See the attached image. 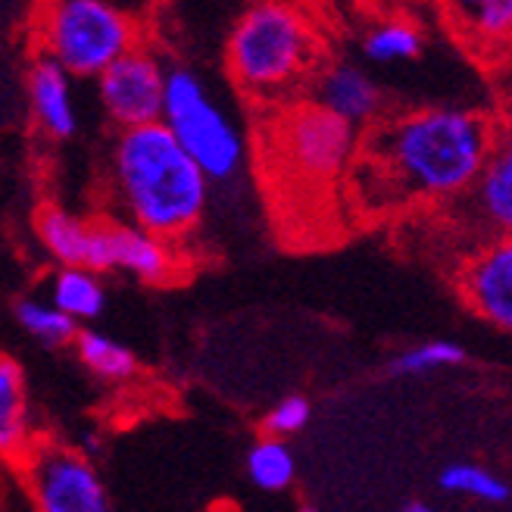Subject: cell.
Segmentation results:
<instances>
[{
    "mask_svg": "<svg viewBox=\"0 0 512 512\" xmlns=\"http://www.w3.org/2000/svg\"><path fill=\"white\" fill-rule=\"evenodd\" d=\"M247 475L260 491H285L297 475L291 447L278 438L256 441L247 453Z\"/></svg>",
    "mask_w": 512,
    "mask_h": 512,
    "instance_id": "obj_20",
    "label": "cell"
},
{
    "mask_svg": "<svg viewBox=\"0 0 512 512\" xmlns=\"http://www.w3.org/2000/svg\"><path fill=\"white\" fill-rule=\"evenodd\" d=\"M441 488L450 491V494H469V497L491 500V503H500V500L509 497V484L503 478L484 472L478 466H469V463L447 466L441 472Z\"/></svg>",
    "mask_w": 512,
    "mask_h": 512,
    "instance_id": "obj_22",
    "label": "cell"
},
{
    "mask_svg": "<svg viewBox=\"0 0 512 512\" xmlns=\"http://www.w3.org/2000/svg\"><path fill=\"white\" fill-rule=\"evenodd\" d=\"M25 85H29L32 113L44 132L57 141L72 138L75 128H79V113H75L72 100V75L54 60L38 54L29 66V75H25Z\"/></svg>",
    "mask_w": 512,
    "mask_h": 512,
    "instance_id": "obj_12",
    "label": "cell"
},
{
    "mask_svg": "<svg viewBox=\"0 0 512 512\" xmlns=\"http://www.w3.org/2000/svg\"><path fill=\"white\" fill-rule=\"evenodd\" d=\"M166 66L147 47H135L132 54L116 60L97 79V94L107 116L119 125V132L128 128H144L163 119L166 100Z\"/></svg>",
    "mask_w": 512,
    "mask_h": 512,
    "instance_id": "obj_8",
    "label": "cell"
},
{
    "mask_svg": "<svg viewBox=\"0 0 512 512\" xmlns=\"http://www.w3.org/2000/svg\"><path fill=\"white\" fill-rule=\"evenodd\" d=\"M400 512H434V509H431L428 503H406Z\"/></svg>",
    "mask_w": 512,
    "mask_h": 512,
    "instance_id": "obj_25",
    "label": "cell"
},
{
    "mask_svg": "<svg viewBox=\"0 0 512 512\" xmlns=\"http://www.w3.org/2000/svg\"><path fill=\"white\" fill-rule=\"evenodd\" d=\"M306 422H310V400L300 397V394H291V397L278 400V403L269 409V416H266L263 428H266L269 438L285 441L288 434H297Z\"/></svg>",
    "mask_w": 512,
    "mask_h": 512,
    "instance_id": "obj_24",
    "label": "cell"
},
{
    "mask_svg": "<svg viewBox=\"0 0 512 512\" xmlns=\"http://www.w3.org/2000/svg\"><path fill=\"white\" fill-rule=\"evenodd\" d=\"M38 238L44 250L60 263V269H85L88 244H91V222L72 216L60 207H44L35 219Z\"/></svg>",
    "mask_w": 512,
    "mask_h": 512,
    "instance_id": "obj_14",
    "label": "cell"
},
{
    "mask_svg": "<svg viewBox=\"0 0 512 512\" xmlns=\"http://www.w3.org/2000/svg\"><path fill=\"white\" fill-rule=\"evenodd\" d=\"M16 322L29 331V335L44 344V347H63V344H75L79 338V322H72L66 313H60L50 300L41 297H22L13 306Z\"/></svg>",
    "mask_w": 512,
    "mask_h": 512,
    "instance_id": "obj_18",
    "label": "cell"
},
{
    "mask_svg": "<svg viewBox=\"0 0 512 512\" xmlns=\"http://www.w3.org/2000/svg\"><path fill=\"white\" fill-rule=\"evenodd\" d=\"M113 191L128 225L178 241L200 225L210 203V178L197 169L163 122L119 132L113 160Z\"/></svg>",
    "mask_w": 512,
    "mask_h": 512,
    "instance_id": "obj_2",
    "label": "cell"
},
{
    "mask_svg": "<svg viewBox=\"0 0 512 512\" xmlns=\"http://www.w3.org/2000/svg\"><path fill=\"white\" fill-rule=\"evenodd\" d=\"M316 104L331 116L344 119L347 125L366 122L381 107V91L372 75L353 63L328 66L316 82Z\"/></svg>",
    "mask_w": 512,
    "mask_h": 512,
    "instance_id": "obj_13",
    "label": "cell"
},
{
    "mask_svg": "<svg viewBox=\"0 0 512 512\" xmlns=\"http://www.w3.org/2000/svg\"><path fill=\"white\" fill-rule=\"evenodd\" d=\"M41 57L79 79H100L116 60L132 54L141 29L132 13L107 0H60L38 13Z\"/></svg>",
    "mask_w": 512,
    "mask_h": 512,
    "instance_id": "obj_4",
    "label": "cell"
},
{
    "mask_svg": "<svg viewBox=\"0 0 512 512\" xmlns=\"http://www.w3.org/2000/svg\"><path fill=\"white\" fill-rule=\"evenodd\" d=\"M422 50V32L419 25L406 19H384L366 32L363 38V54L372 63H397V60H413Z\"/></svg>",
    "mask_w": 512,
    "mask_h": 512,
    "instance_id": "obj_19",
    "label": "cell"
},
{
    "mask_svg": "<svg viewBox=\"0 0 512 512\" xmlns=\"http://www.w3.org/2000/svg\"><path fill=\"white\" fill-rule=\"evenodd\" d=\"M494 141V119L475 110H413L381 122L363 144L378 207L453 200L475 188Z\"/></svg>",
    "mask_w": 512,
    "mask_h": 512,
    "instance_id": "obj_1",
    "label": "cell"
},
{
    "mask_svg": "<svg viewBox=\"0 0 512 512\" xmlns=\"http://www.w3.org/2000/svg\"><path fill=\"white\" fill-rule=\"evenodd\" d=\"M300 512H319V509H313V506H303Z\"/></svg>",
    "mask_w": 512,
    "mask_h": 512,
    "instance_id": "obj_26",
    "label": "cell"
},
{
    "mask_svg": "<svg viewBox=\"0 0 512 512\" xmlns=\"http://www.w3.org/2000/svg\"><path fill=\"white\" fill-rule=\"evenodd\" d=\"M29 484L38 512H116L104 478L82 450L35 447L29 453Z\"/></svg>",
    "mask_w": 512,
    "mask_h": 512,
    "instance_id": "obj_7",
    "label": "cell"
},
{
    "mask_svg": "<svg viewBox=\"0 0 512 512\" xmlns=\"http://www.w3.org/2000/svg\"><path fill=\"white\" fill-rule=\"evenodd\" d=\"M50 303L72 322L97 319L107 306V291L100 278L88 269H60L50 281Z\"/></svg>",
    "mask_w": 512,
    "mask_h": 512,
    "instance_id": "obj_16",
    "label": "cell"
},
{
    "mask_svg": "<svg viewBox=\"0 0 512 512\" xmlns=\"http://www.w3.org/2000/svg\"><path fill=\"white\" fill-rule=\"evenodd\" d=\"M466 32L488 44L512 41V0H478V4L456 7Z\"/></svg>",
    "mask_w": 512,
    "mask_h": 512,
    "instance_id": "obj_21",
    "label": "cell"
},
{
    "mask_svg": "<svg viewBox=\"0 0 512 512\" xmlns=\"http://www.w3.org/2000/svg\"><path fill=\"white\" fill-rule=\"evenodd\" d=\"M29 444L25 375L10 356H0V456H19Z\"/></svg>",
    "mask_w": 512,
    "mask_h": 512,
    "instance_id": "obj_15",
    "label": "cell"
},
{
    "mask_svg": "<svg viewBox=\"0 0 512 512\" xmlns=\"http://www.w3.org/2000/svg\"><path fill=\"white\" fill-rule=\"evenodd\" d=\"M469 213L494 238H512V110L494 122L491 153L469 191Z\"/></svg>",
    "mask_w": 512,
    "mask_h": 512,
    "instance_id": "obj_11",
    "label": "cell"
},
{
    "mask_svg": "<svg viewBox=\"0 0 512 512\" xmlns=\"http://www.w3.org/2000/svg\"><path fill=\"white\" fill-rule=\"evenodd\" d=\"M228 72L260 100L291 94L319 60V35L313 19L288 4L250 7L228 35Z\"/></svg>",
    "mask_w": 512,
    "mask_h": 512,
    "instance_id": "obj_3",
    "label": "cell"
},
{
    "mask_svg": "<svg viewBox=\"0 0 512 512\" xmlns=\"http://www.w3.org/2000/svg\"><path fill=\"white\" fill-rule=\"evenodd\" d=\"M75 353H79L82 366L91 369L97 378L128 381L138 372V360L132 350L107 335H100V331H91V328L79 331V338H75Z\"/></svg>",
    "mask_w": 512,
    "mask_h": 512,
    "instance_id": "obj_17",
    "label": "cell"
},
{
    "mask_svg": "<svg viewBox=\"0 0 512 512\" xmlns=\"http://www.w3.org/2000/svg\"><path fill=\"white\" fill-rule=\"evenodd\" d=\"M278 163L306 182L328 185L344 172L353 153V125L331 116L319 104H294L275 122Z\"/></svg>",
    "mask_w": 512,
    "mask_h": 512,
    "instance_id": "obj_6",
    "label": "cell"
},
{
    "mask_svg": "<svg viewBox=\"0 0 512 512\" xmlns=\"http://www.w3.org/2000/svg\"><path fill=\"white\" fill-rule=\"evenodd\" d=\"M132 272L150 285H166L178 275V253L169 241H160L135 225L119 222H94L88 272Z\"/></svg>",
    "mask_w": 512,
    "mask_h": 512,
    "instance_id": "obj_9",
    "label": "cell"
},
{
    "mask_svg": "<svg viewBox=\"0 0 512 512\" xmlns=\"http://www.w3.org/2000/svg\"><path fill=\"white\" fill-rule=\"evenodd\" d=\"M466 353L459 344L453 341H431V344H419L413 350L400 353L394 360V372L397 375H416V372H431V369H441V366H456L463 363Z\"/></svg>",
    "mask_w": 512,
    "mask_h": 512,
    "instance_id": "obj_23",
    "label": "cell"
},
{
    "mask_svg": "<svg viewBox=\"0 0 512 512\" xmlns=\"http://www.w3.org/2000/svg\"><path fill=\"white\" fill-rule=\"evenodd\" d=\"M210 182H232L244 169L247 144L238 125L210 97L203 79L188 66L166 72V100L160 119Z\"/></svg>",
    "mask_w": 512,
    "mask_h": 512,
    "instance_id": "obj_5",
    "label": "cell"
},
{
    "mask_svg": "<svg viewBox=\"0 0 512 512\" xmlns=\"http://www.w3.org/2000/svg\"><path fill=\"white\" fill-rule=\"evenodd\" d=\"M459 291L481 319L512 331V238L481 244L459 272Z\"/></svg>",
    "mask_w": 512,
    "mask_h": 512,
    "instance_id": "obj_10",
    "label": "cell"
}]
</instances>
